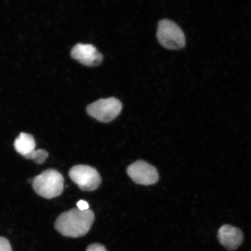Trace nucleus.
Segmentation results:
<instances>
[{"label": "nucleus", "instance_id": "obj_1", "mask_svg": "<svg viewBox=\"0 0 251 251\" xmlns=\"http://www.w3.org/2000/svg\"><path fill=\"white\" fill-rule=\"evenodd\" d=\"M94 214L90 209L73 208L62 213L55 223V228L66 237L77 238L86 234L93 224Z\"/></svg>", "mask_w": 251, "mask_h": 251}, {"label": "nucleus", "instance_id": "obj_2", "mask_svg": "<svg viewBox=\"0 0 251 251\" xmlns=\"http://www.w3.org/2000/svg\"><path fill=\"white\" fill-rule=\"evenodd\" d=\"M35 192L47 199L60 196L64 190V179L62 175L55 169H47L31 179Z\"/></svg>", "mask_w": 251, "mask_h": 251}, {"label": "nucleus", "instance_id": "obj_3", "mask_svg": "<svg viewBox=\"0 0 251 251\" xmlns=\"http://www.w3.org/2000/svg\"><path fill=\"white\" fill-rule=\"evenodd\" d=\"M157 39L162 46L169 50H179L186 45L183 31L171 20H163L159 22Z\"/></svg>", "mask_w": 251, "mask_h": 251}, {"label": "nucleus", "instance_id": "obj_4", "mask_svg": "<svg viewBox=\"0 0 251 251\" xmlns=\"http://www.w3.org/2000/svg\"><path fill=\"white\" fill-rule=\"evenodd\" d=\"M122 104L117 99H100L87 106V112L91 117L97 121L108 123L120 114Z\"/></svg>", "mask_w": 251, "mask_h": 251}, {"label": "nucleus", "instance_id": "obj_5", "mask_svg": "<svg viewBox=\"0 0 251 251\" xmlns=\"http://www.w3.org/2000/svg\"><path fill=\"white\" fill-rule=\"evenodd\" d=\"M69 175L81 190L92 191L101 183V178L95 168L88 165H76L71 169Z\"/></svg>", "mask_w": 251, "mask_h": 251}, {"label": "nucleus", "instance_id": "obj_6", "mask_svg": "<svg viewBox=\"0 0 251 251\" xmlns=\"http://www.w3.org/2000/svg\"><path fill=\"white\" fill-rule=\"evenodd\" d=\"M127 172L134 183L138 184H153L159 178L156 169L144 161H138L128 166Z\"/></svg>", "mask_w": 251, "mask_h": 251}, {"label": "nucleus", "instance_id": "obj_7", "mask_svg": "<svg viewBox=\"0 0 251 251\" xmlns=\"http://www.w3.org/2000/svg\"><path fill=\"white\" fill-rule=\"evenodd\" d=\"M72 58L87 67H96L101 64L103 56L92 45L77 44L71 50Z\"/></svg>", "mask_w": 251, "mask_h": 251}, {"label": "nucleus", "instance_id": "obj_8", "mask_svg": "<svg viewBox=\"0 0 251 251\" xmlns=\"http://www.w3.org/2000/svg\"><path fill=\"white\" fill-rule=\"evenodd\" d=\"M219 243L228 251L238 249L244 241L242 231L233 226L225 225L219 228L218 233Z\"/></svg>", "mask_w": 251, "mask_h": 251}, {"label": "nucleus", "instance_id": "obj_9", "mask_svg": "<svg viewBox=\"0 0 251 251\" xmlns=\"http://www.w3.org/2000/svg\"><path fill=\"white\" fill-rule=\"evenodd\" d=\"M36 146L33 137L25 133L19 135L14 142V147L17 152L28 159H30L35 152Z\"/></svg>", "mask_w": 251, "mask_h": 251}, {"label": "nucleus", "instance_id": "obj_10", "mask_svg": "<svg viewBox=\"0 0 251 251\" xmlns=\"http://www.w3.org/2000/svg\"><path fill=\"white\" fill-rule=\"evenodd\" d=\"M49 153L46 150L40 149L35 151L30 159L33 160L34 162L38 164H42L45 162Z\"/></svg>", "mask_w": 251, "mask_h": 251}, {"label": "nucleus", "instance_id": "obj_11", "mask_svg": "<svg viewBox=\"0 0 251 251\" xmlns=\"http://www.w3.org/2000/svg\"><path fill=\"white\" fill-rule=\"evenodd\" d=\"M0 251H12L9 241L2 237H0Z\"/></svg>", "mask_w": 251, "mask_h": 251}, {"label": "nucleus", "instance_id": "obj_12", "mask_svg": "<svg viewBox=\"0 0 251 251\" xmlns=\"http://www.w3.org/2000/svg\"><path fill=\"white\" fill-rule=\"evenodd\" d=\"M86 251H107L105 248L100 244H93L87 247Z\"/></svg>", "mask_w": 251, "mask_h": 251}, {"label": "nucleus", "instance_id": "obj_13", "mask_svg": "<svg viewBox=\"0 0 251 251\" xmlns=\"http://www.w3.org/2000/svg\"><path fill=\"white\" fill-rule=\"evenodd\" d=\"M77 208L81 211H86L89 209V205L85 201L80 200L77 203Z\"/></svg>", "mask_w": 251, "mask_h": 251}]
</instances>
